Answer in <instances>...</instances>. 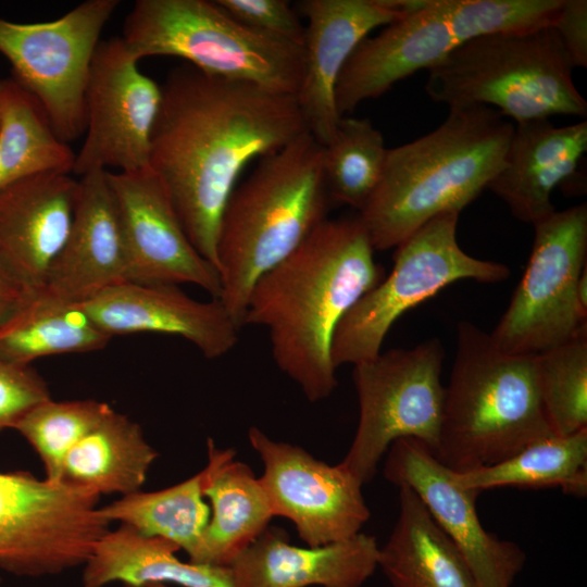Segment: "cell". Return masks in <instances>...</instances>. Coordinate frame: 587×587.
Here are the masks:
<instances>
[{
	"label": "cell",
	"instance_id": "obj_31",
	"mask_svg": "<svg viewBox=\"0 0 587 587\" xmlns=\"http://www.w3.org/2000/svg\"><path fill=\"white\" fill-rule=\"evenodd\" d=\"M203 470L168 488L122 496L100 508L110 522H120L147 537H158L183 549L191 562L198 553L211 511L203 501Z\"/></svg>",
	"mask_w": 587,
	"mask_h": 587
},
{
	"label": "cell",
	"instance_id": "obj_23",
	"mask_svg": "<svg viewBox=\"0 0 587 587\" xmlns=\"http://www.w3.org/2000/svg\"><path fill=\"white\" fill-rule=\"evenodd\" d=\"M378 550L376 538L361 532L303 548L267 527L226 569L233 587H362L378 567Z\"/></svg>",
	"mask_w": 587,
	"mask_h": 587
},
{
	"label": "cell",
	"instance_id": "obj_28",
	"mask_svg": "<svg viewBox=\"0 0 587 587\" xmlns=\"http://www.w3.org/2000/svg\"><path fill=\"white\" fill-rule=\"evenodd\" d=\"M157 457L140 426L112 410L67 453L61 482L99 496L129 495L140 490Z\"/></svg>",
	"mask_w": 587,
	"mask_h": 587
},
{
	"label": "cell",
	"instance_id": "obj_39",
	"mask_svg": "<svg viewBox=\"0 0 587 587\" xmlns=\"http://www.w3.org/2000/svg\"><path fill=\"white\" fill-rule=\"evenodd\" d=\"M123 587H170V586L162 583H147V584H141V585H123Z\"/></svg>",
	"mask_w": 587,
	"mask_h": 587
},
{
	"label": "cell",
	"instance_id": "obj_3",
	"mask_svg": "<svg viewBox=\"0 0 587 587\" xmlns=\"http://www.w3.org/2000/svg\"><path fill=\"white\" fill-rule=\"evenodd\" d=\"M513 132L495 109L457 107L434 130L388 149L358 215L374 250L396 248L435 216L474 201L503 166Z\"/></svg>",
	"mask_w": 587,
	"mask_h": 587
},
{
	"label": "cell",
	"instance_id": "obj_36",
	"mask_svg": "<svg viewBox=\"0 0 587 587\" xmlns=\"http://www.w3.org/2000/svg\"><path fill=\"white\" fill-rule=\"evenodd\" d=\"M50 398L47 383L30 365L0 359V433L14 429L29 410Z\"/></svg>",
	"mask_w": 587,
	"mask_h": 587
},
{
	"label": "cell",
	"instance_id": "obj_1",
	"mask_svg": "<svg viewBox=\"0 0 587 587\" xmlns=\"http://www.w3.org/2000/svg\"><path fill=\"white\" fill-rule=\"evenodd\" d=\"M308 132L296 96L185 63L161 85L149 167L196 250L217 270L223 211L243 168Z\"/></svg>",
	"mask_w": 587,
	"mask_h": 587
},
{
	"label": "cell",
	"instance_id": "obj_27",
	"mask_svg": "<svg viewBox=\"0 0 587 587\" xmlns=\"http://www.w3.org/2000/svg\"><path fill=\"white\" fill-rule=\"evenodd\" d=\"M110 339L83 304L40 288L27 292L0 326V359L30 365L43 357L97 351Z\"/></svg>",
	"mask_w": 587,
	"mask_h": 587
},
{
	"label": "cell",
	"instance_id": "obj_12",
	"mask_svg": "<svg viewBox=\"0 0 587 587\" xmlns=\"http://www.w3.org/2000/svg\"><path fill=\"white\" fill-rule=\"evenodd\" d=\"M532 252L499 323L494 342L512 354L536 355L586 325L577 299L587 268V205L554 211L535 223Z\"/></svg>",
	"mask_w": 587,
	"mask_h": 587
},
{
	"label": "cell",
	"instance_id": "obj_24",
	"mask_svg": "<svg viewBox=\"0 0 587 587\" xmlns=\"http://www.w3.org/2000/svg\"><path fill=\"white\" fill-rule=\"evenodd\" d=\"M203 472V496L212 511L191 563L227 566L268 527L274 513L260 478L235 460L233 449H218L209 439Z\"/></svg>",
	"mask_w": 587,
	"mask_h": 587
},
{
	"label": "cell",
	"instance_id": "obj_15",
	"mask_svg": "<svg viewBox=\"0 0 587 587\" xmlns=\"http://www.w3.org/2000/svg\"><path fill=\"white\" fill-rule=\"evenodd\" d=\"M248 438L263 462L259 478L274 516L290 520L308 547L360 533L370 510L354 474L341 463L329 465L299 446L273 440L258 427L249 428Z\"/></svg>",
	"mask_w": 587,
	"mask_h": 587
},
{
	"label": "cell",
	"instance_id": "obj_7",
	"mask_svg": "<svg viewBox=\"0 0 587 587\" xmlns=\"http://www.w3.org/2000/svg\"><path fill=\"white\" fill-rule=\"evenodd\" d=\"M552 26L478 36L427 71L428 97L448 108L483 105L515 124L586 117L587 102Z\"/></svg>",
	"mask_w": 587,
	"mask_h": 587
},
{
	"label": "cell",
	"instance_id": "obj_26",
	"mask_svg": "<svg viewBox=\"0 0 587 587\" xmlns=\"http://www.w3.org/2000/svg\"><path fill=\"white\" fill-rule=\"evenodd\" d=\"M179 548L158 537H147L120 525L96 545L84 564L83 586L105 587L147 583L176 584L182 587H233L226 566L184 562Z\"/></svg>",
	"mask_w": 587,
	"mask_h": 587
},
{
	"label": "cell",
	"instance_id": "obj_29",
	"mask_svg": "<svg viewBox=\"0 0 587 587\" xmlns=\"http://www.w3.org/2000/svg\"><path fill=\"white\" fill-rule=\"evenodd\" d=\"M463 488L483 491L499 487H560L566 495H587V428L567 436L537 439L496 464L453 471Z\"/></svg>",
	"mask_w": 587,
	"mask_h": 587
},
{
	"label": "cell",
	"instance_id": "obj_37",
	"mask_svg": "<svg viewBox=\"0 0 587 587\" xmlns=\"http://www.w3.org/2000/svg\"><path fill=\"white\" fill-rule=\"evenodd\" d=\"M573 67L587 66V1L562 0L552 25Z\"/></svg>",
	"mask_w": 587,
	"mask_h": 587
},
{
	"label": "cell",
	"instance_id": "obj_38",
	"mask_svg": "<svg viewBox=\"0 0 587 587\" xmlns=\"http://www.w3.org/2000/svg\"><path fill=\"white\" fill-rule=\"evenodd\" d=\"M27 291L0 261V326L12 315Z\"/></svg>",
	"mask_w": 587,
	"mask_h": 587
},
{
	"label": "cell",
	"instance_id": "obj_4",
	"mask_svg": "<svg viewBox=\"0 0 587 587\" xmlns=\"http://www.w3.org/2000/svg\"><path fill=\"white\" fill-rule=\"evenodd\" d=\"M329 197L323 146L305 132L259 159L236 185L217 236L218 300L240 329L251 289L325 221Z\"/></svg>",
	"mask_w": 587,
	"mask_h": 587
},
{
	"label": "cell",
	"instance_id": "obj_2",
	"mask_svg": "<svg viewBox=\"0 0 587 587\" xmlns=\"http://www.w3.org/2000/svg\"><path fill=\"white\" fill-rule=\"evenodd\" d=\"M359 216L323 221L248 298L245 325L268 329L272 357L310 402L337 386L332 344L348 311L384 277Z\"/></svg>",
	"mask_w": 587,
	"mask_h": 587
},
{
	"label": "cell",
	"instance_id": "obj_13",
	"mask_svg": "<svg viewBox=\"0 0 587 587\" xmlns=\"http://www.w3.org/2000/svg\"><path fill=\"white\" fill-rule=\"evenodd\" d=\"M99 496L25 472H0V569L18 576L85 564L107 530Z\"/></svg>",
	"mask_w": 587,
	"mask_h": 587
},
{
	"label": "cell",
	"instance_id": "obj_11",
	"mask_svg": "<svg viewBox=\"0 0 587 587\" xmlns=\"http://www.w3.org/2000/svg\"><path fill=\"white\" fill-rule=\"evenodd\" d=\"M118 0H87L49 22L0 17V53L12 79L41 107L64 142L86 129V88L100 35Z\"/></svg>",
	"mask_w": 587,
	"mask_h": 587
},
{
	"label": "cell",
	"instance_id": "obj_18",
	"mask_svg": "<svg viewBox=\"0 0 587 587\" xmlns=\"http://www.w3.org/2000/svg\"><path fill=\"white\" fill-rule=\"evenodd\" d=\"M411 0H303L307 18L304 67L296 96L308 132L327 145L341 116L335 91L340 73L355 48L377 27L403 15Z\"/></svg>",
	"mask_w": 587,
	"mask_h": 587
},
{
	"label": "cell",
	"instance_id": "obj_20",
	"mask_svg": "<svg viewBox=\"0 0 587 587\" xmlns=\"http://www.w3.org/2000/svg\"><path fill=\"white\" fill-rule=\"evenodd\" d=\"M83 307L111 338L137 333L178 336L208 359L225 355L238 342L240 329L218 299L199 301L176 285L125 282Z\"/></svg>",
	"mask_w": 587,
	"mask_h": 587
},
{
	"label": "cell",
	"instance_id": "obj_6",
	"mask_svg": "<svg viewBox=\"0 0 587 587\" xmlns=\"http://www.w3.org/2000/svg\"><path fill=\"white\" fill-rule=\"evenodd\" d=\"M562 0H411L409 10L366 37L339 75L340 116L396 83L428 71L470 40L494 33L552 26Z\"/></svg>",
	"mask_w": 587,
	"mask_h": 587
},
{
	"label": "cell",
	"instance_id": "obj_8",
	"mask_svg": "<svg viewBox=\"0 0 587 587\" xmlns=\"http://www.w3.org/2000/svg\"><path fill=\"white\" fill-rule=\"evenodd\" d=\"M137 60L170 55L211 75L297 96L303 47L236 21L215 0H137L121 36Z\"/></svg>",
	"mask_w": 587,
	"mask_h": 587
},
{
	"label": "cell",
	"instance_id": "obj_25",
	"mask_svg": "<svg viewBox=\"0 0 587 587\" xmlns=\"http://www.w3.org/2000/svg\"><path fill=\"white\" fill-rule=\"evenodd\" d=\"M378 567L392 587H478L457 546L404 486L397 522L378 550Z\"/></svg>",
	"mask_w": 587,
	"mask_h": 587
},
{
	"label": "cell",
	"instance_id": "obj_14",
	"mask_svg": "<svg viewBox=\"0 0 587 587\" xmlns=\"http://www.w3.org/2000/svg\"><path fill=\"white\" fill-rule=\"evenodd\" d=\"M121 37L101 40L86 88L85 140L72 173L133 172L149 166L161 86L140 72Z\"/></svg>",
	"mask_w": 587,
	"mask_h": 587
},
{
	"label": "cell",
	"instance_id": "obj_16",
	"mask_svg": "<svg viewBox=\"0 0 587 587\" xmlns=\"http://www.w3.org/2000/svg\"><path fill=\"white\" fill-rule=\"evenodd\" d=\"M386 453L385 478L417 495L463 555L478 587H512L525 553L513 541L484 528L476 511L479 491L458 485L453 471L417 439H397Z\"/></svg>",
	"mask_w": 587,
	"mask_h": 587
},
{
	"label": "cell",
	"instance_id": "obj_21",
	"mask_svg": "<svg viewBox=\"0 0 587 587\" xmlns=\"http://www.w3.org/2000/svg\"><path fill=\"white\" fill-rule=\"evenodd\" d=\"M78 179L41 173L0 189V261L27 292L45 285L67 236Z\"/></svg>",
	"mask_w": 587,
	"mask_h": 587
},
{
	"label": "cell",
	"instance_id": "obj_9",
	"mask_svg": "<svg viewBox=\"0 0 587 587\" xmlns=\"http://www.w3.org/2000/svg\"><path fill=\"white\" fill-rule=\"evenodd\" d=\"M459 215L439 214L396 247L390 274L367 291L336 328L332 344L336 369L375 358L404 312L454 282L495 284L509 277L507 265L462 250L457 240Z\"/></svg>",
	"mask_w": 587,
	"mask_h": 587
},
{
	"label": "cell",
	"instance_id": "obj_40",
	"mask_svg": "<svg viewBox=\"0 0 587 587\" xmlns=\"http://www.w3.org/2000/svg\"><path fill=\"white\" fill-rule=\"evenodd\" d=\"M3 96H4V79H1L0 80V124H1V115H2Z\"/></svg>",
	"mask_w": 587,
	"mask_h": 587
},
{
	"label": "cell",
	"instance_id": "obj_22",
	"mask_svg": "<svg viewBox=\"0 0 587 587\" xmlns=\"http://www.w3.org/2000/svg\"><path fill=\"white\" fill-rule=\"evenodd\" d=\"M587 152V121L555 126L550 118L514 125L504 164L488 185L512 215L534 225L555 211V188L576 186Z\"/></svg>",
	"mask_w": 587,
	"mask_h": 587
},
{
	"label": "cell",
	"instance_id": "obj_32",
	"mask_svg": "<svg viewBox=\"0 0 587 587\" xmlns=\"http://www.w3.org/2000/svg\"><path fill=\"white\" fill-rule=\"evenodd\" d=\"M388 148L370 118L341 116L323 146V173L329 200L360 211L377 187Z\"/></svg>",
	"mask_w": 587,
	"mask_h": 587
},
{
	"label": "cell",
	"instance_id": "obj_19",
	"mask_svg": "<svg viewBox=\"0 0 587 587\" xmlns=\"http://www.w3.org/2000/svg\"><path fill=\"white\" fill-rule=\"evenodd\" d=\"M128 282L121 216L108 171L78 179L71 226L42 288L84 304L100 292Z\"/></svg>",
	"mask_w": 587,
	"mask_h": 587
},
{
	"label": "cell",
	"instance_id": "obj_33",
	"mask_svg": "<svg viewBox=\"0 0 587 587\" xmlns=\"http://www.w3.org/2000/svg\"><path fill=\"white\" fill-rule=\"evenodd\" d=\"M537 387L553 435L587 428V327L535 355Z\"/></svg>",
	"mask_w": 587,
	"mask_h": 587
},
{
	"label": "cell",
	"instance_id": "obj_17",
	"mask_svg": "<svg viewBox=\"0 0 587 587\" xmlns=\"http://www.w3.org/2000/svg\"><path fill=\"white\" fill-rule=\"evenodd\" d=\"M123 227L128 282L191 284L218 299L217 270L189 240L172 200L149 167L110 172Z\"/></svg>",
	"mask_w": 587,
	"mask_h": 587
},
{
	"label": "cell",
	"instance_id": "obj_41",
	"mask_svg": "<svg viewBox=\"0 0 587 587\" xmlns=\"http://www.w3.org/2000/svg\"><path fill=\"white\" fill-rule=\"evenodd\" d=\"M0 584H1V577H0Z\"/></svg>",
	"mask_w": 587,
	"mask_h": 587
},
{
	"label": "cell",
	"instance_id": "obj_30",
	"mask_svg": "<svg viewBox=\"0 0 587 587\" xmlns=\"http://www.w3.org/2000/svg\"><path fill=\"white\" fill-rule=\"evenodd\" d=\"M75 154L55 135L38 102L12 78H5L0 124V189L36 174H71Z\"/></svg>",
	"mask_w": 587,
	"mask_h": 587
},
{
	"label": "cell",
	"instance_id": "obj_34",
	"mask_svg": "<svg viewBox=\"0 0 587 587\" xmlns=\"http://www.w3.org/2000/svg\"><path fill=\"white\" fill-rule=\"evenodd\" d=\"M112 410L108 403L92 399L53 401L50 398L29 410L14 429L40 457L46 478L61 482L67 453Z\"/></svg>",
	"mask_w": 587,
	"mask_h": 587
},
{
	"label": "cell",
	"instance_id": "obj_35",
	"mask_svg": "<svg viewBox=\"0 0 587 587\" xmlns=\"http://www.w3.org/2000/svg\"><path fill=\"white\" fill-rule=\"evenodd\" d=\"M236 21L266 36L303 47L305 26L286 0H215Z\"/></svg>",
	"mask_w": 587,
	"mask_h": 587
},
{
	"label": "cell",
	"instance_id": "obj_10",
	"mask_svg": "<svg viewBox=\"0 0 587 587\" xmlns=\"http://www.w3.org/2000/svg\"><path fill=\"white\" fill-rule=\"evenodd\" d=\"M445 349L438 338L410 349H390L353 365L360 414L352 444L340 462L363 484L400 438L438 444L445 387L440 380Z\"/></svg>",
	"mask_w": 587,
	"mask_h": 587
},
{
	"label": "cell",
	"instance_id": "obj_5",
	"mask_svg": "<svg viewBox=\"0 0 587 587\" xmlns=\"http://www.w3.org/2000/svg\"><path fill=\"white\" fill-rule=\"evenodd\" d=\"M549 435L535 355L505 352L490 334L459 322L434 455L452 471L466 472L501 462Z\"/></svg>",
	"mask_w": 587,
	"mask_h": 587
}]
</instances>
